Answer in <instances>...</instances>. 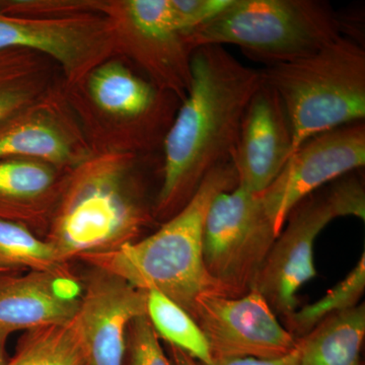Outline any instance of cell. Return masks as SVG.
<instances>
[{"instance_id": "19", "label": "cell", "mask_w": 365, "mask_h": 365, "mask_svg": "<svg viewBox=\"0 0 365 365\" xmlns=\"http://www.w3.org/2000/svg\"><path fill=\"white\" fill-rule=\"evenodd\" d=\"M71 157L66 139L57 129L42 122H11L0 128V160L40 158L61 163Z\"/></svg>"}, {"instance_id": "16", "label": "cell", "mask_w": 365, "mask_h": 365, "mask_svg": "<svg viewBox=\"0 0 365 365\" xmlns=\"http://www.w3.org/2000/svg\"><path fill=\"white\" fill-rule=\"evenodd\" d=\"M88 88L101 109L118 116H144L157 103L155 88L117 62L96 69L91 76Z\"/></svg>"}, {"instance_id": "7", "label": "cell", "mask_w": 365, "mask_h": 365, "mask_svg": "<svg viewBox=\"0 0 365 365\" xmlns=\"http://www.w3.org/2000/svg\"><path fill=\"white\" fill-rule=\"evenodd\" d=\"M278 235L260 194L237 186L213 199L203 230V258L225 295L254 287Z\"/></svg>"}, {"instance_id": "14", "label": "cell", "mask_w": 365, "mask_h": 365, "mask_svg": "<svg viewBox=\"0 0 365 365\" xmlns=\"http://www.w3.org/2000/svg\"><path fill=\"white\" fill-rule=\"evenodd\" d=\"M365 307L332 314L297 339L299 365H361Z\"/></svg>"}, {"instance_id": "22", "label": "cell", "mask_w": 365, "mask_h": 365, "mask_svg": "<svg viewBox=\"0 0 365 365\" xmlns=\"http://www.w3.org/2000/svg\"><path fill=\"white\" fill-rule=\"evenodd\" d=\"M126 14L137 35L165 44L187 42L186 36L175 26L169 0H130Z\"/></svg>"}, {"instance_id": "3", "label": "cell", "mask_w": 365, "mask_h": 365, "mask_svg": "<svg viewBox=\"0 0 365 365\" xmlns=\"http://www.w3.org/2000/svg\"><path fill=\"white\" fill-rule=\"evenodd\" d=\"M262 72L287 110L292 153L312 137L364 120L365 51L356 41L342 36L309 56Z\"/></svg>"}, {"instance_id": "4", "label": "cell", "mask_w": 365, "mask_h": 365, "mask_svg": "<svg viewBox=\"0 0 365 365\" xmlns=\"http://www.w3.org/2000/svg\"><path fill=\"white\" fill-rule=\"evenodd\" d=\"M342 37L328 2L319 0H232L227 9L187 36L194 50L227 44L268 66L304 58Z\"/></svg>"}, {"instance_id": "23", "label": "cell", "mask_w": 365, "mask_h": 365, "mask_svg": "<svg viewBox=\"0 0 365 365\" xmlns=\"http://www.w3.org/2000/svg\"><path fill=\"white\" fill-rule=\"evenodd\" d=\"M124 365H173L148 314L137 317L129 324Z\"/></svg>"}, {"instance_id": "27", "label": "cell", "mask_w": 365, "mask_h": 365, "mask_svg": "<svg viewBox=\"0 0 365 365\" xmlns=\"http://www.w3.org/2000/svg\"><path fill=\"white\" fill-rule=\"evenodd\" d=\"M169 351L173 365H199L193 357L190 356L188 353L182 351L180 348L169 345Z\"/></svg>"}, {"instance_id": "21", "label": "cell", "mask_w": 365, "mask_h": 365, "mask_svg": "<svg viewBox=\"0 0 365 365\" xmlns=\"http://www.w3.org/2000/svg\"><path fill=\"white\" fill-rule=\"evenodd\" d=\"M364 289L365 256L362 254L359 263L339 284L329 290L321 299L295 309L284 319L287 330L297 339L304 337L323 319L356 307Z\"/></svg>"}, {"instance_id": "29", "label": "cell", "mask_w": 365, "mask_h": 365, "mask_svg": "<svg viewBox=\"0 0 365 365\" xmlns=\"http://www.w3.org/2000/svg\"><path fill=\"white\" fill-rule=\"evenodd\" d=\"M9 271L4 270V269L0 268V273H7Z\"/></svg>"}, {"instance_id": "5", "label": "cell", "mask_w": 365, "mask_h": 365, "mask_svg": "<svg viewBox=\"0 0 365 365\" xmlns=\"http://www.w3.org/2000/svg\"><path fill=\"white\" fill-rule=\"evenodd\" d=\"M344 216L365 220V191L359 178L336 180L292 209L287 227L274 242L253 287L265 297L274 313L287 319L297 309L300 287L317 275V237L332 220Z\"/></svg>"}, {"instance_id": "2", "label": "cell", "mask_w": 365, "mask_h": 365, "mask_svg": "<svg viewBox=\"0 0 365 365\" xmlns=\"http://www.w3.org/2000/svg\"><path fill=\"white\" fill-rule=\"evenodd\" d=\"M237 186V173L230 160L211 170L188 202L155 234L111 253L81 260L137 289L162 292L193 318L199 297L225 295L204 263V222L213 199Z\"/></svg>"}, {"instance_id": "8", "label": "cell", "mask_w": 365, "mask_h": 365, "mask_svg": "<svg viewBox=\"0 0 365 365\" xmlns=\"http://www.w3.org/2000/svg\"><path fill=\"white\" fill-rule=\"evenodd\" d=\"M193 319L207 340L212 360L280 359L297 346L256 288L240 297L204 294L197 299Z\"/></svg>"}, {"instance_id": "6", "label": "cell", "mask_w": 365, "mask_h": 365, "mask_svg": "<svg viewBox=\"0 0 365 365\" xmlns=\"http://www.w3.org/2000/svg\"><path fill=\"white\" fill-rule=\"evenodd\" d=\"M145 218L121 173L96 170L69 190L46 241L67 264L72 259L111 253L135 241Z\"/></svg>"}, {"instance_id": "15", "label": "cell", "mask_w": 365, "mask_h": 365, "mask_svg": "<svg viewBox=\"0 0 365 365\" xmlns=\"http://www.w3.org/2000/svg\"><path fill=\"white\" fill-rule=\"evenodd\" d=\"M54 172L45 163L26 158L0 160V220L24 223L33 203L54 186Z\"/></svg>"}, {"instance_id": "12", "label": "cell", "mask_w": 365, "mask_h": 365, "mask_svg": "<svg viewBox=\"0 0 365 365\" xmlns=\"http://www.w3.org/2000/svg\"><path fill=\"white\" fill-rule=\"evenodd\" d=\"M83 292L67 265L26 274L0 273V328L13 333L71 323Z\"/></svg>"}, {"instance_id": "18", "label": "cell", "mask_w": 365, "mask_h": 365, "mask_svg": "<svg viewBox=\"0 0 365 365\" xmlns=\"http://www.w3.org/2000/svg\"><path fill=\"white\" fill-rule=\"evenodd\" d=\"M146 314L158 337L180 348L198 364L212 361L205 336L193 318L158 290H148Z\"/></svg>"}, {"instance_id": "1", "label": "cell", "mask_w": 365, "mask_h": 365, "mask_svg": "<svg viewBox=\"0 0 365 365\" xmlns=\"http://www.w3.org/2000/svg\"><path fill=\"white\" fill-rule=\"evenodd\" d=\"M263 81L262 71L223 46L194 50L188 93L165 138L160 215L178 212L211 170L232 160L245 113Z\"/></svg>"}, {"instance_id": "20", "label": "cell", "mask_w": 365, "mask_h": 365, "mask_svg": "<svg viewBox=\"0 0 365 365\" xmlns=\"http://www.w3.org/2000/svg\"><path fill=\"white\" fill-rule=\"evenodd\" d=\"M66 265L51 245L25 225L0 220V268L20 272L55 270Z\"/></svg>"}, {"instance_id": "13", "label": "cell", "mask_w": 365, "mask_h": 365, "mask_svg": "<svg viewBox=\"0 0 365 365\" xmlns=\"http://www.w3.org/2000/svg\"><path fill=\"white\" fill-rule=\"evenodd\" d=\"M21 48L47 53L73 69L90 53L91 34L76 24L21 20L0 14V51Z\"/></svg>"}, {"instance_id": "25", "label": "cell", "mask_w": 365, "mask_h": 365, "mask_svg": "<svg viewBox=\"0 0 365 365\" xmlns=\"http://www.w3.org/2000/svg\"><path fill=\"white\" fill-rule=\"evenodd\" d=\"M175 26L182 35L205 25L227 9L232 0H169Z\"/></svg>"}, {"instance_id": "24", "label": "cell", "mask_w": 365, "mask_h": 365, "mask_svg": "<svg viewBox=\"0 0 365 365\" xmlns=\"http://www.w3.org/2000/svg\"><path fill=\"white\" fill-rule=\"evenodd\" d=\"M14 50L0 51V128L30 102L31 93L24 85Z\"/></svg>"}, {"instance_id": "26", "label": "cell", "mask_w": 365, "mask_h": 365, "mask_svg": "<svg viewBox=\"0 0 365 365\" xmlns=\"http://www.w3.org/2000/svg\"><path fill=\"white\" fill-rule=\"evenodd\" d=\"M199 365H299V348L280 359H230L212 360L210 364H198Z\"/></svg>"}, {"instance_id": "11", "label": "cell", "mask_w": 365, "mask_h": 365, "mask_svg": "<svg viewBox=\"0 0 365 365\" xmlns=\"http://www.w3.org/2000/svg\"><path fill=\"white\" fill-rule=\"evenodd\" d=\"M292 155V129L284 105L266 81L247 108L232 162L237 186L265 191Z\"/></svg>"}, {"instance_id": "17", "label": "cell", "mask_w": 365, "mask_h": 365, "mask_svg": "<svg viewBox=\"0 0 365 365\" xmlns=\"http://www.w3.org/2000/svg\"><path fill=\"white\" fill-rule=\"evenodd\" d=\"M74 319L26 331L6 365H88Z\"/></svg>"}, {"instance_id": "9", "label": "cell", "mask_w": 365, "mask_h": 365, "mask_svg": "<svg viewBox=\"0 0 365 365\" xmlns=\"http://www.w3.org/2000/svg\"><path fill=\"white\" fill-rule=\"evenodd\" d=\"M364 165V121L318 134L300 145L272 184L261 193L277 235L300 201Z\"/></svg>"}, {"instance_id": "10", "label": "cell", "mask_w": 365, "mask_h": 365, "mask_svg": "<svg viewBox=\"0 0 365 365\" xmlns=\"http://www.w3.org/2000/svg\"><path fill=\"white\" fill-rule=\"evenodd\" d=\"M146 304L148 292L95 269L74 319L88 365H124L129 324L146 314Z\"/></svg>"}, {"instance_id": "28", "label": "cell", "mask_w": 365, "mask_h": 365, "mask_svg": "<svg viewBox=\"0 0 365 365\" xmlns=\"http://www.w3.org/2000/svg\"><path fill=\"white\" fill-rule=\"evenodd\" d=\"M11 332L0 328V365H6V345Z\"/></svg>"}]
</instances>
